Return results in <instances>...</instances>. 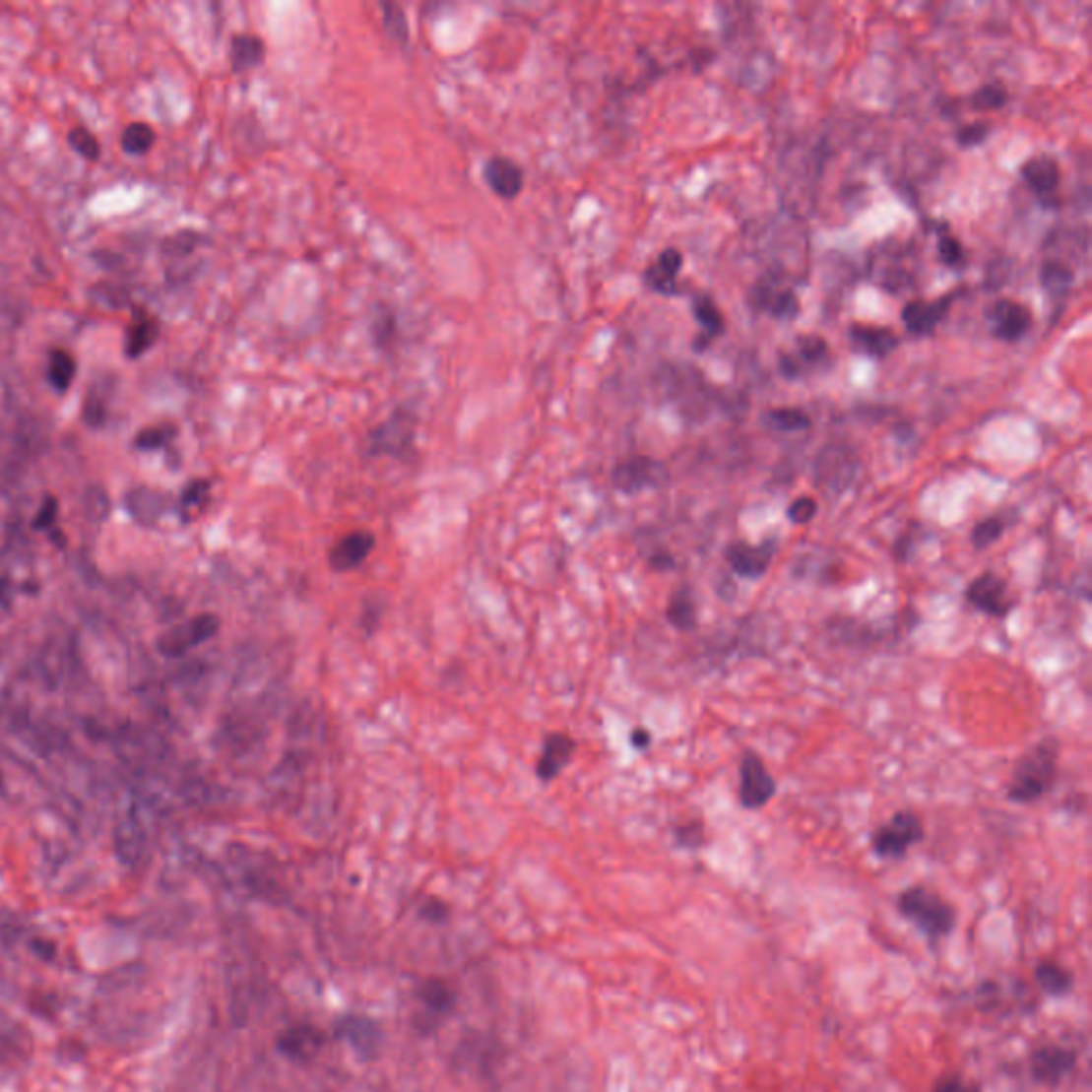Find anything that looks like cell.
Here are the masks:
<instances>
[{
	"instance_id": "obj_12",
	"label": "cell",
	"mask_w": 1092,
	"mask_h": 1092,
	"mask_svg": "<svg viewBox=\"0 0 1092 1092\" xmlns=\"http://www.w3.org/2000/svg\"><path fill=\"white\" fill-rule=\"evenodd\" d=\"M988 323H991L993 336L1000 342H1018L1033 325V314L1029 305L1013 299H998L988 310Z\"/></svg>"
},
{
	"instance_id": "obj_55",
	"label": "cell",
	"mask_w": 1092,
	"mask_h": 1092,
	"mask_svg": "<svg viewBox=\"0 0 1092 1092\" xmlns=\"http://www.w3.org/2000/svg\"><path fill=\"white\" fill-rule=\"evenodd\" d=\"M0 786H3V777H0Z\"/></svg>"
},
{
	"instance_id": "obj_40",
	"label": "cell",
	"mask_w": 1092,
	"mask_h": 1092,
	"mask_svg": "<svg viewBox=\"0 0 1092 1092\" xmlns=\"http://www.w3.org/2000/svg\"><path fill=\"white\" fill-rule=\"evenodd\" d=\"M69 146L84 157L86 161H96L100 157V144L98 139L95 137V133H90L86 126H75L69 131L67 135Z\"/></svg>"
},
{
	"instance_id": "obj_49",
	"label": "cell",
	"mask_w": 1092,
	"mask_h": 1092,
	"mask_svg": "<svg viewBox=\"0 0 1092 1092\" xmlns=\"http://www.w3.org/2000/svg\"><path fill=\"white\" fill-rule=\"evenodd\" d=\"M84 420L88 422L90 427L96 429L100 427L102 422H105V406H102L96 397H90L88 402H84Z\"/></svg>"
},
{
	"instance_id": "obj_5",
	"label": "cell",
	"mask_w": 1092,
	"mask_h": 1092,
	"mask_svg": "<svg viewBox=\"0 0 1092 1092\" xmlns=\"http://www.w3.org/2000/svg\"><path fill=\"white\" fill-rule=\"evenodd\" d=\"M965 602L973 610H978L993 619L1003 621L1011 614L1016 602L1009 596L1007 581L995 570H984L975 576L965 589Z\"/></svg>"
},
{
	"instance_id": "obj_29",
	"label": "cell",
	"mask_w": 1092,
	"mask_h": 1092,
	"mask_svg": "<svg viewBox=\"0 0 1092 1092\" xmlns=\"http://www.w3.org/2000/svg\"><path fill=\"white\" fill-rule=\"evenodd\" d=\"M159 340V323L157 318H152L146 312H139L133 320L131 329L126 336V354L131 358H139L146 354Z\"/></svg>"
},
{
	"instance_id": "obj_13",
	"label": "cell",
	"mask_w": 1092,
	"mask_h": 1092,
	"mask_svg": "<svg viewBox=\"0 0 1092 1092\" xmlns=\"http://www.w3.org/2000/svg\"><path fill=\"white\" fill-rule=\"evenodd\" d=\"M415 438V417L395 413L389 420H384L378 429L369 433V453L371 455H402L413 444Z\"/></svg>"
},
{
	"instance_id": "obj_8",
	"label": "cell",
	"mask_w": 1092,
	"mask_h": 1092,
	"mask_svg": "<svg viewBox=\"0 0 1092 1092\" xmlns=\"http://www.w3.org/2000/svg\"><path fill=\"white\" fill-rule=\"evenodd\" d=\"M779 552L777 538H766L760 545H749L744 541L730 543L724 550V559L730 572L744 578V581H760L770 570Z\"/></svg>"
},
{
	"instance_id": "obj_30",
	"label": "cell",
	"mask_w": 1092,
	"mask_h": 1092,
	"mask_svg": "<svg viewBox=\"0 0 1092 1092\" xmlns=\"http://www.w3.org/2000/svg\"><path fill=\"white\" fill-rule=\"evenodd\" d=\"M265 56V43L254 34H235L230 38V64L233 71H250L261 64Z\"/></svg>"
},
{
	"instance_id": "obj_23",
	"label": "cell",
	"mask_w": 1092,
	"mask_h": 1092,
	"mask_svg": "<svg viewBox=\"0 0 1092 1092\" xmlns=\"http://www.w3.org/2000/svg\"><path fill=\"white\" fill-rule=\"evenodd\" d=\"M666 619L678 632H696L698 629V602L689 585H680L668 600Z\"/></svg>"
},
{
	"instance_id": "obj_34",
	"label": "cell",
	"mask_w": 1092,
	"mask_h": 1092,
	"mask_svg": "<svg viewBox=\"0 0 1092 1092\" xmlns=\"http://www.w3.org/2000/svg\"><path fill=\"white\" fill-rule=\"evenodd\" d=\"M762 420L770 429L775 431H804L811 427V417H808L801 408H773L762 417Z\"/></svg>"
},
{
	"instance_id": "obj_45",
	"label": "cell",
	"mask_w": 1092,
	"mask_h": 1092,
	"mask_svg": "<svg viewBox=\"0 0 1092 1092\" xmlns=\"http://www.w3.org/2000/svg\"><path fill=\"white\" fill-rule=\"evenodd\" d=\"M817 512H819L817 499L811 495H801L788 506V519L794 525H806L817 517Z\"/></svg>"
},
{
	"instance_id": "obj_37",
	"label": "cell",
	"mask_w": 1092,
	"mask_h": 1092,
	"mask_svg": "<svg viewBox=\"0 0 1092 1092\" xmlns=\"http://www.w3.org/2000/svg\"><path fill=\"white\" fill-rule=\"evenodd\" d=\"M969 100H971L969 105L975 111H996L1000 107H1005L1007 90L996 86V84H986V86L975 90Z\"/></svg>"
},
{
	"instance_id": "obj_50",
	"label": "cell",
	"mask_w": 1092,
	"mask_h": 1092,
	"mask_svg": "<svg viewBox=\"0 0 1092 1092\" xmlns=\"http://www.w3.org/2000/svg\"><path fill=\"white\" fill-rule=\"evenodd\" d=\"M916 538H918V530H905L901 534V538H898L896 545H894V559L896 561H907L911 557V552H914Z\"/></svg>"
},
{
	"instance_id": "obj_47",
	"label": "cell",
	"mask_w": 1092,
	"mask_h": 1092,
	"mask_svg": "<svg viewBox=\"0 0 1092 1092\" xmlns=\"http://www.w3.org/2000/svg\"><path fill=\"white\" fill-rule=\"evenodd\" d=\"M932 1092H982L980 1086L969 1084L960 1075H945L934 1082Z\"/></svg>"
},
{
	"instance_id": "obj_25",
	"label": "cell",
	"mask_w": 1092,
	"mask_h": 1092,
	"mask_svg": "<svg viewBox=\"0 0 1092 1092\" xmlns=\"http://www.w3.org/2000/svg\"><path fill=\"white\" fill-rule=\"evenodd\" d=\"M67 668H69L67 640L58 636L47 638L41 653H38V671H41L45 683L51 687L58 685L62 676L67 674Z\"/></svg>"
},
{
	"instance_id": "obj_51",
	"label": "cell",
	"mask_w": 1092,
	"mask_h": 1092,
	"mask_svg": "<svg viewBox=\"0 0 1092 1092\" xmlns=\"http://www.w3.org/2000/svg\"><path fill=\"white\" fill-rule=\"evenodd\" d=\"M649 565L653 570H660V572H668V570H674L676 568V559L671 550L660 548L655 550L649 555Z\"/></svg>"
},
{
	"instance_id": "obj_22",
	"label": "cell",
	"mask_w": 1092,
	"mask_h": 1092,
	"mask_svg": "<svg viewBox=\"0 0 1092 1092\" xmlns=\"http://www.w3.org/2000/svg\"><path fill=\"white\" fill-rule=\"evenodd\" d=\"M338 1035L349 1042L358 1055L374 1057L380 1046V1029L376 1022H371L363 1016H346L338 1022Z\"/></svg>"
},
{
	"instance_id": "obj_3",
	"label": "cell",
	"mask_w": 1092,
	"mask_h": 1092,
	"mask_svg": "<svg viewBox=\"0 0 1092 1092\" xmlns=\"http://www.w3.org/2000/svg\"><path fill=\"white\" fill-rule=\"evenodd\" d=\"M924 839V824L914 811H896L870 834V850L881 860H903Z\"/></svg>"
},
{
	"instance_id": "obj_53",
	"label": "cell",
	"mask_w": 1092,
	"mask_h": 1092,
	"mask_svg": "<svg viewBox=\"0 0 1092 1092\" xmlns=\"http://www.w3.org/2000/svg\"><path fill=\"white\" fill-rule=\"evenodd\" d=\"M651 740H653V737H651V732L647 728H634L632 735H629V744H632V747L638 749V751L649 749Z\"/></svg>"
},
{
	"instance_id": "obj_9",
	"label": "cell",
	"mask_w": 1092,
	"mask_h": 1092,
	"mask_svg": "<svg viewBox=\"0 0 1092 1092\" xmlns=\"http://www.w3.org/2000/svg\"><path fill=\"white\" fill-rule=\"evenodd\" d=\"M221 629V619L216 614H197L188 623L175 625L159 638V651L166 658H182L201 642L210 640Z\"/></svg>"
},
{
	"instance_id": "obj_35",
	"label": "cell",
	"mask_w": 1092,
	"mask_h": 1092,
	"mask_svg": "<svg viewBox=\"0 0 1092 1092\" xmlns=\"http://www.w3.org/2000/svg\"><path fill=\"white\" fill-rule=\"evenodd\" d=\"M418 996L429 1009L438 1011V1013H448L455 1005L453 991L440 980L422 982L420 988H418Z\"/></svg>"
},
{
	"instance_id": "obj_20",
	"label": "cell",
	"mask_w": 1092,
	"mask_h": 1092,
	"mask_svg": "<svg viewBox=\"0 0 1092 1092\" xmlns=\"http://www.w3.org/2000/svg\"><path fill=\"white\" fill-rule=\"evenodd\" d=\"M755 305L762 307L777 320H792L801 314V301L790 287H775L773 282L757 287L753 290Z\"/></svg>"
},
{
	"instance_id": "obj_21",
	"label": "cell",
	"mask_w": 1092,
	"mask_h": 1092,
	"mask_svg": "<svg viewBox=\"0 0 1092 1092\" xmlns=\"http://www.w3.org/2000/svg\"><path fill=\"white\" fill-rule=\"evenodd\" d=\"M680 267H683V254L676 248H666L660 252L655 263L645 269V285L660 294H674L676 292V278Z\"/></svg>"
},
{
	"instance_id": "obj_18",
	"label": "cell",
	"mask_w": 1092,
	"mask_h": 1092,
	"mask_svg": "<svg viewBox=\"0 0 1092 1092\" xmlns=\"http://www.w3.org/2000/svg\"><path fill=\"white\" fill-rule=\"evenodd\" d=\"M374 534L369 532H353L344 536L342 541L329 550V565L336 572H349L356 565H361L369 552L374 550Z\"/></svg>"
},
{
	"instance_id": "obj_52",
	"label": "cell",
	"mask_w": 1092,
	"mask_h": 1092,
	"mask_svg": "<svg viewBox=\"0 0 1092 1092\" xmlns=\"http://www.w3.org/2000/svg\"><path fill=\"white\" fill-rule=\"evenodd\" d=\"M779 369H781L783 378H788V380L803 376V371H804V367L801 365V361L794 354H783L779 358Z\"/></svg>"
},
{
	"instance_id": "obj_27",
	"label": "cell",
	"mask_w": 1092,
	"mask_h": 1092,
	"mask_svg": "<svg viewBox=\"0 0 1092 1092\" xmlns=\"http://www.w3.org/2000/svg\"><path fill=\"white\" fill-rule=\"evenodd\" d=\"M124 502L126 510L131 512V517L139 525H154L162 512V497L148 486H137V489L128 491Z\"/></svg>"
},
{
	"instance_id": "obj_46",
	"label": "cell",
	"mask_w": 1092,
	"mask_h": 1092,
	"mask_svg": "<svg viewBox=\"0 0 1092 1092\" xmlns=\"http://www.w3.org/2000/svg\"><path fill=\"white\" fill-rule=\"evenodd\" d=\"M991 135V124L988 122H973V124H965L962 128L956 131V141L960 148H975V146H982L984 141Z\"/></svg>"
},
{
	"instance_id": "obj_6",
	"label": "cell",
	"mask_w": 1092,
	"mask_h": 1092,
	"mask_svg": "<svg viewBox=\"0 0 1092 1092\" xmlns=\"http://www.w3.org/2000/svg\"><path fill=\"white\" fill-rule=\"evenodd\" d=\"M740 783H739V803L747 811H760L777 794V781L770 775L762 755L753 749L742 753L740 760Z\"/></svg>"
},
{
	"instance_id": "obj_16",
	"label": "cell",
	"mask_w": 1092,
	"mask_h": 1092,
	"mask_svg": "<svg viewBox=\"0 0 1092 1092\" xmlns=\"http://www.w3.org/2000/svg\"><path fill=\"white\" fill-rule=\"evenodd\" d=\"M325 1046V1033L310 1024L290 1026L278 1037V1050L290 1060L307 1062L320 1055Z\"/></svg>"
},
{
	"instance_id": "obj_42",
	"label": "cell",
	"mask_w": 1092,
	"mask_h": 1092,
	"mask_svg": "<svg viewBox=\"0 0 1092 1092\" xmlns=\"http://www.w3.org/2000/svg\"><path fill=\"white\" fill-rule=\"evenodd\" d=\"M382 13H384L382 22H384V29H387V32L395 38V41L406 43L410 29H408V20H406L404 9L393 5V3H384Z\"/></svg>"
},
{
	"instance_id": "obj_41",
	"label": "cell",
	"mask_w": 1092,
	"mask_h": 1092,
	"mask_svg": "<svg viewBox=\"0 0 1092 1092\" xmlns=\"http://www.w3.org/2000/svg\"><path fill=\"white\" fill-rule=\"evenodd\" d=\"M109 510H111V502L107 491L100 489V486H90L84 497L86 519L93 523H102L109 517Z\"/></svg>"
},
{
	"instance_id": "obj_14",
	"label": "cell",
	"mask_w": 1092,
	"mask_h": 1092,
	"mask_svg": "<svg viewBox=\"0 0 1092 1092\" xmlns=\"http://www.w3.org/2000/svg\"><path fill=\"white\" fill-rule=\"evenodd\" d=\"M113 852L126 867L144 863L148 854V832L137 813H124L113 828Z\"/></svg>"
},
{
	"instance_id": "obj_4",
	"label": "cell",
	"mask_w": 1092,
	"mask_h": 1092,
	"mask_svg": "<svg viewBox=\"0 0 1092 1092\" xmlns=\"http://www.w3.org/2000/svg\"><path fill=\"white\" fill-rule=\"evenodd\" d=\"M858 455L845 444H830L817 455L815 461V484L830 497H839L856 481L858 474Z\"/></svg>"
},
{
	"instance_id": "obj_7",
	"label": "cell",
	"mask_w": 1092,
	"mask_h": 1092,
	"mask_svg": "<svg viewBox=\"0 0 1092 1092\" xmlns=\"http://www.w3.org/2000/svg\"><path fill=\"white\" fill-rule=\"evenodd\" d=\"M668 482V468L660 459L647 455H634L623 459L612 470V484L625 495H638L642 491L660 489Z\"/></svg>"
},
{
	"instance_id": "obj_38",
	"label": "cell",
	"mask_w": 1092,
	"mask_h": 1092,
	"mask_svg": "<svg viewBox=\"0 0 1092 1092\" xmlns=\"http://www.w3.org/2000/svg\"><path fill=\"white\" fill-rule=\"evenodd\" d=\"M674 843L680 850L698 852L706 843V828L702 819H689L674 828Z\"/></svg>"
},
{
	"instance_id": "obj_28",
	"label": "cell",
	"mask_w": 1092,
	"mask_h": 1092,
	"mask_svg": "<svg viewBox=\"0 0 1092 1092\" xmlns=\"http://www.w3.org/2000/svg\"><path fill=\"white\" fill-rule=\"evenodd\" d=\"M1035 982L1048 996H1067L1073 988V975L1057 960H1042L1035 967Z\"/></svg>"
},
{
	"instance_id": "obj_32",
	"label": "cell",
	"mask_w": 1092,
	"mask_h": 1092,
	"mask_svg": "<svg viewBox=\"0 0 1092 1092\" xmlns=\"http://www.w3.org/2000/svg\"><path fill=\"white\" fill-rule=\"evenodd\" d=\"M1073 280H1075L1073 269L1067 263L1057 259L1046 261L1042 269H1039V282H1042L1044 290L1052 299H1062L1064 294H1069Z\"/></svg>"
},
{
	"instance_id": "obj_44",
	"label": "cell",
	"mask_w": 1092,
	"mask_h": 1092,
	"mask_svg": "<svg viewBox=\"0 0 1092 1092\" xmlns=\"http://www.w3.org/2000/svg\"><path fill=\"white\" fill-rule=\"evenodd\" d=\"M936 250H939V259L943 265L958 269L965 265L967 256H965V248H962V243L958 241V237L954 235H947L943 233L939 237V243H936Z\"/></svg>"
},
{
	"instance_id": "obj_10",
	"label": "cell",
	"mask_w": 1092,
	"mask_h": 1092,
	"mask_svg": "<svg viewBox=\"0 0 1092 1092\" xmlns=\"http://www.w3.org/2000/svg\"><path fill=\"white\" fill-rule=\"evenodd\" d=\"M1075 1064H1077V1052L1057 1044L1037 1048L1029 1060L1033 1080L1037 1084L1050 1086V1088H1057L1064 1077H1069L1075 1069Z\"/></svg>"
},
{
	"instance_id": "obj_33",
	"label": "cell",
	"mask_w": 1092,
	"mask_h": 1092,
	"mask_svg": "<svg viewBox=\"0 0 1092 1092\" xmlns=\"http://www.w3.org/2000/svg\"><path fill=\"white\" fill-rule=\"evenodd\" d=\"M75 374H77V363H75V356L69 351L54 349L49 353L47 380L58 393H64L73 387Z\"/></svg>"
},
{
	"instance_id": "obj_1",
	"label": "cell",
	"mask_w": 1092,
	"mask_h": 1092,
	"mask_svg": "<svg viewBox=\"0 0 1092 1092\" xmlns=\"http://www.w3.org/2000/svg\"><path fill=\"white\" fill-rule=\"evenodd\" d=\"M1059 779V742L1044 739L1026 749L1011 770L1007 801L1013 804H1033L1052 792Z\"/></svg>"
},
{
	"instance_id": "obj_43",
	"label": "cell",
	"mask_w": 1092,
	"mask_h": 1092,
	"mask_svg": "<svg viewBox=\"0 0 1092 1092\" xmlns=\"http://www.w3.org/2000/svg\"><path fill=\"white\" fill-rule=\"evenodd\" d=\"M173 433L175 429H171V425H152L135 435V446L139 451H157L173 438Z\"/></svg>"
},
{
	"instance_id": "obj_26",
	"label": "cell",
	"mask_w": 1092,
	"mask_h": 1092,
	"mask_svg": "<svg viewBox=\"0 0 1092 1092\" xmlns=\"http://www.w3.org/2000/svg\"><path fill=\"white\" fill-rule=\"evenodd\" d=\"M691 310H693V316H696V320H698V325L704 331L702 333V344L698 346L696 351H704L706 340L719 338L726 331V318H724L722 310L717 307V303L713 301L711 294H696V297H693Z\"/></svg>"
},
{
	"instance_id": "obj_36",
	"label": "cell",
	"mask_w": 1092,
	"mask_h": 1092,
	"mask_svg": "<svg viewBox=\"0 0 1092 1092\" xmlns=\"http://www.w3.org/2000/svg\"><path fill=\"white\" fill-rule=\"evenodd\" d=\"M154 139H157V133L152 131V126L146 122H133L128 124L122 137H120V146L126 154H146L152 150L154 146Z\"/></svg>"
},
{
	"instance_id": "obj_19",
	"label": "cell",
	"mask_w": 1092,
	"mask_h": 1092,
	"mask_svg": "<svg viewBox=\"0 0 1092 1092\" xmlns=\"http://www.w3.org/2000/svg\"><path fill=\"white\" fill-rule=\"evenodd\" d=\"M850 344L852 349L860 354H867L872 358H885L890 356L901 340H898L892 329L885 327H868V325H852L850 327Z\"/></svg>"
},
{
	"instance_id": "obj_15",
	"label": "cell",
	"mask_w": 1092,
	"mask_h": 1092,
	"mask_svg": "<svg viewBox=\"0 0 1092 1092\" xmlns=\"http://www.w3.org/2000/svg\"><path fill=\"white\" fill-rule=\"evenodd\" d=\"M954 299H956V292L943 294V297L934 301H922V299L909 301L901 312L907 331L911 336H931L949 312Z\"/></svg>"
},
{
	"instance_id": "obj_54",
	"label": "cell",
	"mask_w": 1092,
	"mask_h": 1092,
	"mask_svg": "<svg viewBox=\"0 0 1092 1092\" xmlns=\"http://www.w3.org/2000/svg\"><path fill=\"white\" fill-rule=\"evenodd\" d=\"M54 517H56V499L47 497L41 512H38L36 517V528H47V525L54 523Z\"/></svg>"
},
{
	"instance_id": "obj_2",
	"label": "cell",
	"mask_w": 1092,
	"mask_h": 1092,
	"mask_svg": "<svg viewBox=\"0 0 1092 1092\" xmlns=\"http://www.w3.org/2000/svg\"><path fill=\"white\" fill-rule=\"evenodd\" d=\"M898 914L918 927L931 941H939L954 931L956 911L943 896L924 888V885H911V888L898 894Z\"/></svg>"
},
{
	"instance_id": "obj_39",
	"label": "cell",
	"mask_w": 1092,
	"mask_h": 1092,
	"mask_svg": "<svg viewBox=\"0 0 1092 1092\" xmlns=\"http://www.w3.org/2000/svg\"><path fill=\"white\" fill-rule=\"evenodd\" d=\"M796 358H799L801 365H817L821 361H826L828 358V344L824 338L819 336H803L799 338V344H796Z\"/></svg>"
},
{
	"instance_id": "obj_11",
	"label": "cell",
	"mask_w": 1092,
	"mask_h": 1092,
	"mask_svg": "<svg viewBox=\"0 0 1092 1092\" xmlns=\"http://www.w3.org/2000/svg\"><path fill=\"white\" fill-rule=\"evenodd\" d=\"M1020 175L1044 208H1057V190L1060 184V166L1050 154H1037L1020 166Z\"/></svg>"
},
{
	"instance_id": "obj_48",
	"label": "cell",
	"mask_w": 1092,
	"mask_h": 1092,
	"mask_svg": "<svg viewBox=\"0 0 1092 1092\" xmlns=\"http://www.w3.org/2000/svg\"><path fill=\"white\" fill-rule=\"evenodd\" d=\"M208 491H210V482H205V481L190 482V484L186 486L184 495H182V504H184L186 508H197V506H201V504L205 502V497H208Z\"/></svg>"
},
{
	"instance_id": "obj_17",
	"label": "cell",
	"mask_w": 1092,
	"mask_h": 1092,
	"mask_svg": "<svg viewBox=\"0 0 1092 1092\" xmlns=\"http://www.w3.org/2000/svg\"><path fill=\"white\" fill-rule=\"evenodd\" d=\"M484 182L495 192L499 199H515L523 190V169L506 157H491L484 162Z\"/></svg>"
},
{
	"instance_id": "obj_31",
	"label": "cell",
	"mask_w": 1092,
	"mask_h": 1092,
	"mask_svg": "<svg viewBox=\"0 0 1092 1092\" xmlns=\"http://www.w3.org/2000/svg\"><path fill=\"white\" fill-rule=\"evenodd\" d=\"M1011 523L1013 519L1007 515V512H998V515H991L982 519L980 523H975L969 534L971 546L978 552L991 548L1000 541V538H1003V534L1011 528Z\"/></svg>"
},
{
	"instance_id": "obj_24",
	"label": "cell",
	"mask_w": 1092,
	"mask_h": 1092,
	"mask_svg": "<svg viewBox=\"0 0 1092 1092\" xmlns=\"http://www.w3.org/2000/svg\"><path fill=\"white\" fill-rule=\"evenodd\" d=\"M574 753V740L565 735H550L545 740V747L541 753V760H538V777L543 781H550L555 779L561 768L570 762V757Z\"/></svg>"
}]
</instances>
